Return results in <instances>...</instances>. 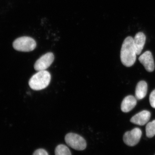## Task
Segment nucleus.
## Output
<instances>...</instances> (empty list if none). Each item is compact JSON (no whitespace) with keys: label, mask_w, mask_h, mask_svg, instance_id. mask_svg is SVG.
Wrapping results in <instances>:
<instances>
[{"label":"nucleus","mask_w":155,"mask_h":155,"mask_svg":"<svg viewBox=\"0 0 155 155\" xmlns=\"http://www.w3.org/2000/svg\"><path fill=\"white\" fill-rule=\"evenodd\" d=\"M136 55L134 38L127 37L124 40L121 48L120 58L122 64L126 67H131L135 63Z\"/></svg>","instance_id":"f257e3e1"},{"label":"nucleus","mask_w":155,"mask_h":155,"mask_svg":"<svg viewBox=\"0 0 155 155\" xmlns=\"http://www.w3.org/2000/svg\"><path fill=\"white\" fill-rule=\"evenodd\" d=\"M51 80V74L48 71H38L30 78L28 84L33 90H41L48 86Z\"/></svg>","instance_id":"f03ea898"},{"label":"nucleus","mask_w":155,"mask_h":155,"mask_svg":"<svg viewBox=\"0 0 155 155\" xmlns=\"http://www.w3.org/2000/svg\"><path fill=\"white\" fill-rule=\"evenodd\" d=\"M14 49L22 52H30L36 48V43L29 37L23 36L16 39L13 44Z\"/></svg>","instance_id":"7ed1b4c3"},{"label":"nucleus","mask_w":155,"mask_h":155,"mask_svg":"<svg viewBox=\"0 0 155 155\" xmlns=\"http://www.w3.org/2000/svg\"><path fill=\"white\" fill-rule=\"evenodd\" d=\"M65 140L68 146L77 150H83L86 148V140L76 134H67L65 136Z\"/></svg>","instance_id":"20e7f679"},{"label":"nucleus","mask_w":155,"mask_h":155,"mask_svg":"<svg viewBox=\"0 0 155 155\" xmlns=\"http://www.w3.org/2000/svg\"><path fill=\"white\" fill-rule=\"evenodd\" d=\"M141 136V130L136 127L130 131L125 132L123 136V141L128 146H134L140 140Z\"/></svg>","instance_id":"39448f33"},{"label":"nucleus","mask_w":155,"mask_h":155,"mask_svg":"<svg viewBox=\"0 0 155 155\" xmlns=\"http://www.w3.org/2000/svg\"><path fill=\"white\" fill-rule=\"evenodd\" d=\"M54 60V56L52 53L45 54L39 58L34 65V69L36 71L46 70L51 65Z\"/></svg>","instance_id":"423d86ee"},{"label":"nucleus","mask_w":155,"mask_h":155,"mask_svg":"<svg viewBox=\"0 0 155 155\" xmlns=\"http://www.w3.org/2000/svg\"><path fill=\"white\" fill-rule=\"evenodd\" d=\"M139 61L148 72H152L154 70V61L152 53L150 51L143 53L139 58Z\"/></svg>","instance_id":"0eeeda50"},{"label":"nucleus","mask_w":155,"mask_h":155,"mask_svg":"<svg viewBox=\"0 0 155 155\" xmlns=\"http://www.w3.org/2000/svg\"><path fill=\"white\" fill-rule=\"evenodd\" d=\"M151 114L149 111L143 110L138 113L131 118L130 122L138 125H144L149 121Z\"/></svg>","instance_id":"6e6552de"},{"label":"nucleus","mask_w":155,"mask_h":155,"mask_svg":"<svg viewBox=\"0 0 155 155\" xmlns=\"http://www.w3.org/2000/svg\"><path fill=\"white\" fill-rule=\"evenodd\" d=\"M137 103L136 97L132 95H128L123 99L121 104V108L122 112L128 113L133 110Z\"/></svg>","instance_id":"1a4fd4ad"},{"label":"nucleus","mask_w":155,"mask_h":155,"mask_svg":"<svg viewBox=\"0 0 155 155\" xmlns=\"http://www.w3.org/2000/svg\"><path fill=\"white\" fill-rule=\"evenodd\" d=\"M146 36L142 32H139L134 38V43L137 55H140L143 49L146 42Z\"/></svg>","instance_id":"9d476101"},{"label":"nucleus","mask_w":155,"mask_h":155,"mask_svg":"<svg viewBox=\"0 0 155 155\" xmlns=\"http://www.w3.org/2000/svg\"><path fill=\"white\" fill-rule=\"evenodd\" d=\"M147 84L144 81H141L137 83L135 89L137 99L140 100L144 98L147 95Z\"/></svg>","instance_id":"9b49d317"},{"label":"nucleus","mask_w":155,"mask_h":155,"mask_svg":"<svg viewBox=\"0 0 155 155\" xmlns=\"http://www.w3.org/2000/svg\"><path fill=\"white\" fill-rule=\"evenodd\" d=\"M55 155H72L69 148L64 144H60L56 147L55 150Z\"/></svg>","instance_id":"f8f14e48"},{"label":"nucleus","mask_w":155,"mask_h":155,"mask_svg":"<svg viewBox=\"0 0 155 155\" xmlns=\"http://www.w3.org/2000/svg\"><path fill=\"white\" fill-rule=\"evenodd\" d=\"M147 137L152 138L155 135V120L149 122L146 127Z\"/></svg>","instance_id":"ddd939ff"},{"label":"nucleus","mask_w":155,"mask_h":155,"mask_svg":"<svg viewBox=\"0 0 155 155\" xmlns=\"http://www.w3.org/2000/svg\"><path fill=\"white\" fill-rule=\"evenodd\" d=\"M149 100L151 106L155 109V90L150 94Z\"/></svg>","instance_id":"4468645a"},{"label":"nucleus","mask_w":155,"mask_h":155,"mask_svg":"<svg viewBox=\"0 0 155 155\" xmlns=\"http://www.w3.org/2000/svg\"><path fill=\"white\" fill-rule=\"evenodd\" d=\"M33 155H48L47 152L42 149L37 150L33 153Z\"/></svg>","instance_id":"2eb2a0df"}]
</instances>
